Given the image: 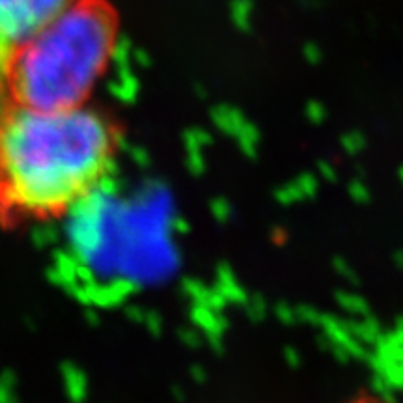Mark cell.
Wrapping results in <instances>:
<instances>
[{"instance_id":"5b68a950","label":"cell","mask_w":403,"mask_h":403,"mask_svg":"<svg viewBox=\"0 0 403 403\" xmlns=\"http://www.w3.org/2000/svg\"><path fill=\"white\" fill-rule=\"evenodd\" d=\"M402 182H403V170H402Z\"/></svg>"},{"instance_id":"277c9868","label":"cell","mask_w":403,"mask_h":403,"mask_svg":"<svg viewBox=\"0 0 403 403\" xmlns=\"http://www.w3.org/2000/svg\"><path fill=\"white\" fill-rule=\"evenodd\" d=\"M252 13H254V2L252 0H233L230 6V15L235 24V29L241 32H249L252 29Z\"/></svg>"},{"instance_id":"7a4b0ae2","label":"cell","mask_w":403,"mask_h":403,"mask_svg":"<svg viewBox=\"0 0 403 403\" xmlns=\"http://www.w3.org/2000/svg\"><path fill=\"white\" fill-rule=\"evenodd\" d=\"M118 40V17L108 2L73 0L8 57L0 101L38 110L82 107Z\"/></svg>"},{"instance_id":"3957f363","label":"cell","mask_w":403,"mask_h":403,"mask_svg":"<svg viewBox=\"0 0 403 403\" xmlns=\"http://www.w3.org/2000/svg\"><path fill=\"white\" fill-rule=\"evenodd\" d=\"M71 2L73 0H0V73L8 57Z\"/></svg>"},{"instance_id":"6da1fadb","label":"cell","mask_w":403,"mask_h":403,"mask_svg":"<svg viewBox=\"0 0 403 403\" xmlns=\"http://www.w3.org/2000/svg\"><path fill=\"white\" fill-rule=\"evenodd\" d=\"M116 133L88 107L38 110L0 101V219L68 213L112 168Z\"/></svg>"}]
</instances>
